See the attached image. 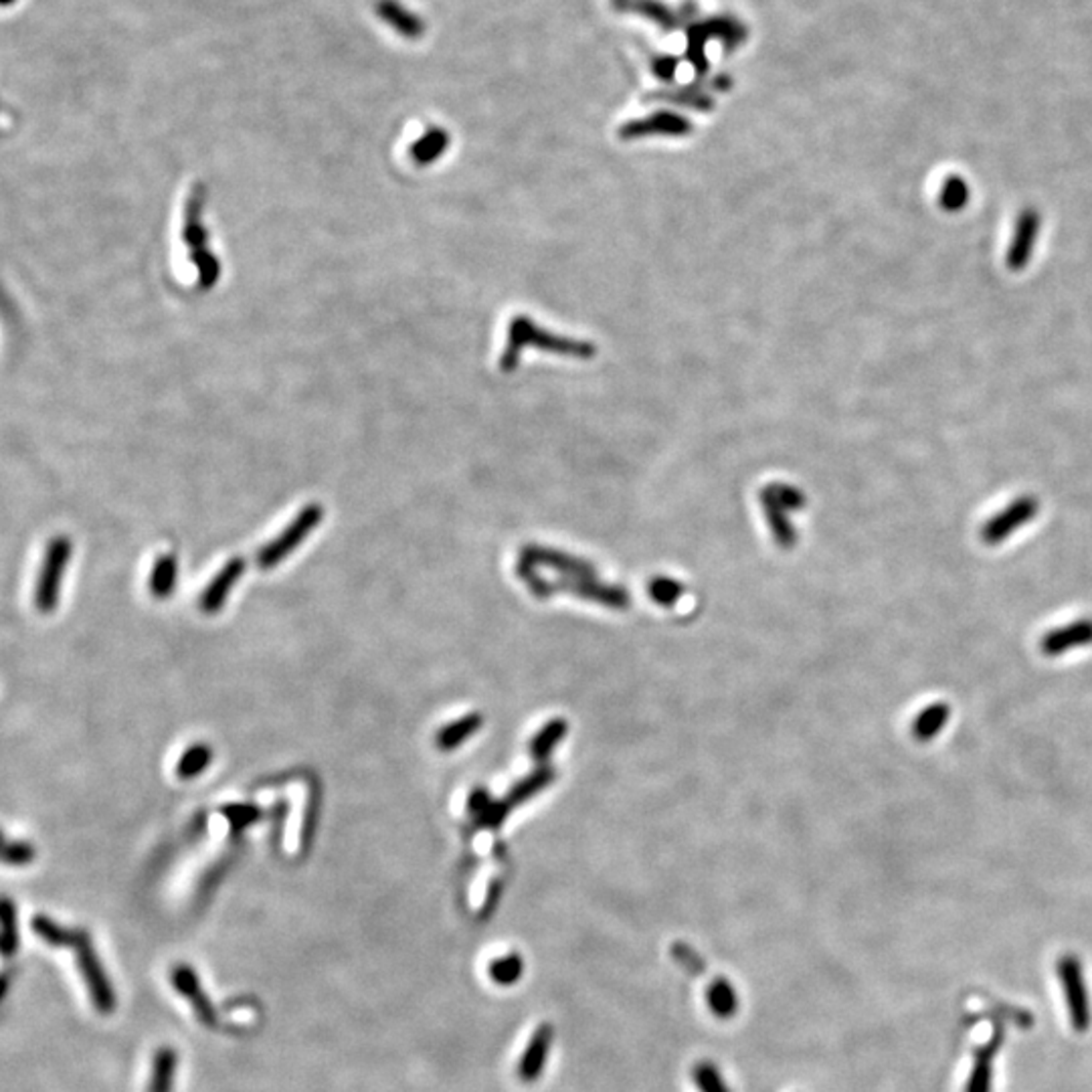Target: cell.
<instances>
[{"instance_id": "cell-24", "label": "cell", "mask_w": 1092, "mask_h": 1092, "mask_svg": "<svg viewBox=\"0 0 1092 1092\" xmlns=\"http://www.w3.org/2000/svg\"><path fill=\"white\" fill-rule=\"evenodd\" d=\"M213 761V748L209 745H192L182 752V757L177 765V775L181 779H194L199 777Z\"/></svg>"}, {"instance_id": "cell-7", "label": "cell", "mask_w": 1092, "mask_h": 1092, "mask_svg": "<svg viewBox=\"0 0 1092 1092\" xmlns=\"http://www.w3.org/2000/svg\"><path fill=\"white\" fill-rule=\"evenodd\" d=\"M1040 504L1033 496H1022L1018 500H1014L1012 504H1007V506L995 514L993 518H990L984 528H982V539L986 545L990 546H997L1001 545L1007 537H1012L1014 532H1018L1024 524L1031 522L1038 514Z\"/></svg>"}, {"instance_id": "cell-22", "label": "cell", "mask_w": 1092, "mask_h": 1092, "mask_svg": "<svg viewBox=\"0 0 1092 1092\" xmlns=\"http://www.w3.org/2000/svg\"><path fill=\"white\" fill-rule=\"evenodd\" d=\"M524 959L518 953H506L502 957H496L488 963V975L496 986L502 988H510L516 986L520 982V977L524 975Z\"/></svg>"}, {"instance_id": "cell-9", "label": "cell", "mask_w": 1092, "mask_h": 1092, "mask_svg": "<svg viewBox=\"0 0 1092 1092\" xmlns=\"http://www.w3.org/2000/svg\"><path fill=\"white\" fill-rule=\"evenodd\" d=\"M1086 646H1092V618H1080L1069 626L1056 627L1040 639V652L1048 658H1060L1071 650Z\"/></svg>"}, {"instance_id": "cell-5", "label": "cell", "mask_w": 1092, "mask_h": 1092, "mask_svg": "<svg viewBox=\"0 0 1092 1092\" xmlns=\"http://www.w3.org/2000/svg\"><path fill=\"white\" fill-rule=\"evenodd\" d=\"M322 518H324V510L320 504H310V506H305L288 524V528L282 532V535H277L269 545H265L258 552V567L267 571L286 561V556L292 554L305 541V537L322 522Z\"/></svg>"}, {"instance_id": "cell-36", "label": "cell", "mask_w": 1092, "mask_h": 1092, "mask_svg": "<svg viewBox=\"0 0 1092 1092\" xmlns=\"http://www.w3.org/2000/svg\"><path fill=\"white\" fill-rule=\"evenodd\" d=\"M11 988V977L7 973H0V1003L7 997V991Z\"/></svg>"}, {"instance_id": "cell-17", "label": "cell", "mask_w": 1092, "mask_h": 1092, "mask_svg": "<svg viewBox=\"0 0 1092 1092\" xmlns=\"http://www.w3.org/2000/svg\"><path fill=\"white\" fill-rule=\"evenodd\" d=\"M179 581V561L177 554H162L152 567L150 573V593L156 599H166L175 593V586Z\"/></svg>"}, {"instance_id": "cell-4", "label": "cell", "mask_w": 1092, "mask_h": 1092, "mask_svg": "<svg viewBox=\"0 0 1092 1092\" xmlns=\"http://www.w3.org/2000/svg\"><path fill=\"white\" fill-rule=\"evenodd\" d=\"M710 39H720L726 51H735L747 39V29L739 20H735L731 17H714V19H708L705 22L692 24L688 29L686 53H688L692 65L700 73L707 71V67H708L705 49H707V43Z\"/></svg>"}, {"instance_id": "cell-12", "label": "cell", "mask_w": 1092, "mask_h": 1092, "mask_svg": "<svg viewBox=\"0 0 1092 1092\" xmlns=\"http://www.w3.org/2000/svg\"><path fill=\"white\" fill-rule=\"evenodd\" d=\"M243 573H245V561L241 556H235L231 561H227L225 567H222L207 585L205 593L201 595V609L209 615L219 613L222 605H225L233 586L243 577Z\"/></svg>"}, {"instance_id": "cell-37", "label": "cell", "mask_w": 1092, "mask_h": 1092, "mask_svg": "<svg viewBox=\"0 0 1092 1092\" xmlns=\"http://www.w3.org/2000/svg\"><path fill=\"white\" fill-rule=\"evenodd\" d=\"M635 3H637V0H613L615 9H620V11H631V7H633Z\"/></svg>"}, {"instance_id": "cell-28", "label": "cell", "mask_w": 1092, "mask_h": 1092, "mask_svg": "<svg viewBox=\"0 0 1092 1092\" xmlns=\"http://www.w3.org/2000/svg\"><path fill=\"white\" fill-rule=\"evenodd\" d=\"M548 779H550V773H548L546 769H543V771H539V773L532 775L528 781H522L520 786H516L514 791L508 795V799H504V801H506V803L510 805V809H512L516 803H522V801H526L530 795L539 793V791L546 786Z\"/></svg>"}, {"instance_id": "cell-32", "label": "cell", "mask_w": 1092, "mask_h": 1092, "mask_svg": "<svg viewBox=\"0 0 1092 1092\" xmlns=\"http://www.w3.org/2000/svg\"><path fill=\"white\" fill-rule=\"evenodd\" d=\"M225 816L231 822L233 829H243L251 824H256L260 818V809L254 805H231L225 809Z\"/></svg>"}, {"instance_id": "cell-20", "label": "cell", "mask_w": 1092, "mask_h": 1092, "mask_svg": "<svg viewBox=\"0 0 1092 1092\" xmlns=\"http://www.w3.org/2000/svg\"><path fill=\"white\" fill-rule=\"evenodd\" d=\"M450 134L441 128H431L429 132H425L422 138L417 140V142L411 146V158L419 164V166H425L435 162L447 148H450Z\"/></svg>"}, {"instance_id": "cell-18", "label": "cell", "mask_w": 1092, "mask_h": 1092, "mask_svg": "<svg viewBox=\"0 0 1092 1092\" xmlns=\"http://www.w3.org/2000/svg\"><path fill=\"white\" fill-rule=\"evenodd\" d=\"M949 718H950V707L945 705V703H935L916 716V720L912 724V735L920 743L933 741L947 726Z\"/></svg>"}, {"instance_id": "cell-33", "label": "cell", "mask_w": 1092, "mask_h": 1092, "mask_svg": "<svg viewBox=\"0 0 1092 1092\" xmlns=\"http://www.w3.org/2000/svg\"><path fill=\"white\" fill-rule=\"evenodd\" d=\"M652 595H654V599H658L662 603H669L680 595V586L676 583H671V581L660 579V581L652 583Z\"/></svg>"}, {"instance_id": "cell-34", "label": "cell", "mask_w": 1092, "mask_h": 1092, "mask_svg": "<svg viewBox=\"0 0 1092 1092\" xmlns=\"http://www.w3.org/2000/svg\"><path fill=\"white\" fill-rule=\"evenodd\" d=\"M676 69H678V60L669 58V55H662V58L654 60V75H658L660 79L669 81L674 77Z\"/></svg>"}, {"instance_id": "cell-11", "label": "cell", "mask_w": 1092, "mask_h": 1092, "mask_svg": "<svg viewBox=\"0 0 1092 1092\" xmlns=\"http://www.w3.org/2000/svg\"><path fill=\"white\" fill-rule=\"evenodd\" d=\"M171 982H173L175 990H177L184 999L190 1001L194 1014H197V1018H199L203 1024H207V1026H211V1028L217 1026V1012H215V1007H213V1003L209 1001L205 990L201 988L199 975L194 973L192 967H188V965H177V967L173 969V973H171Z\"/></svg>"}, {"instance_id": "cell-8", "label": "cell", "mask_w": 1092, "mask_h": 1092, "mask_svg": "<svg viewBox=\"0 0 1092 1092\" xmlns=\"http://www.w3.org/2000/svg\"><path fill=\"white\" fill-rule=\"evenodd\" d=\"M554 1040V1030L550 1024H541L535 1033L530 1035V1040L518 1060V1078L526 1084L537 1082L548 1064L550 1048Z\"/></svg>"}, {"instance_id": "cell-31", "label": "cell", "mask_w": 1092, "mask_h": 1092, "mask_svg": "<svg viewBox=\"0 0 1092 1092\" xmlns=\"http://www.w3.org/2000/svg\"><path fill=\"white\" fill-rule=\"evenodd\" d=\"M671 957H674L686 971H690L692 975H703L707 973V961L700 957L696 950L690 945L684 943H674L669 949Z\"/></svg>"}, {"instance_id": "cell-3", "label": "cell", "mask_w": 1092, "mask_h": 1092, "mask_svg": "<svg viewBox=\"0 0 1092 1092\" xmlns=\"http://www.w3.org/2000/svg\"><path fill=\"white\" fill-rule=\"evenodd\" d=\"M73 545L67 537H55L51 539L43 565L39 571V579L35 585V607L39 613L49 615L60 605L61 595V583L65 569L69 565Z\"/></svg>"}, {"instance_id": "cell-6", "label": "cell", "mask_w": 1092, "mask_h": 1092, "mask_svg": "<svg viewBox=\"0 0 1092 1092\" xmlns=\"http://www.w3.org/2000/svg\"><path fill=\"white\" fill-rule=\"evenodd\" d=\"M1058 977L1064 988V995H1067L1072 1028L1076 1031H1086L1090 1026V1003L1080 961L1072 955L1062 957L1058 961Z\"/></svg>"}, {"instance_id": "cell-13", "label": "cell", "mask_w": 1092, "mask_h": 1092, "mask_svg": "<svg viewBox=\"0 0 1092 1092\" xmlns=\"http://www.w3.org/2000/svg\"><path fill=\"white\" fill-rule=\"evenodd\" d=\"M375 15L384 20L390 29L397 31L405 39H422L427 31L425 20L417 13L409 11L399 0H377Z\"/></svg>"}, {"instance_id": "cell-19", "label": "cell", "mask_w": 1092, "mask_h": 1092, "mask_svg": "<svg viewBox=\"0 0 1092 1092\" xmlns=\"http://www.w3.org/2000/svg\"><path fill=\"white\" fill-rule=\"evenodd\" d=\"M480 728H482V716L467 714L452 724L443 726L435 737V743L441 750H454L460 745H464L475 731H480Z\"/></svg>"}, {"instance_id": "cell-2", "label": "cell", "mask_w": 1092, "mask_h": 1092, "mask_svg": "<svg viewBox=\"0 0 1092 1092\" xmlns=\"http://www.w3.org/2000/svg\"><path fill=\"white\" fill-rule=\"evenodd\" d=\"M205 188L197 186L184 209V243L190 247V262L199 269V288L211 290L221 275V263L207 247V229L203 225Z\"/></svg>"}, {"instance_id": "cell-25", "label": "cell", "mask_w": 1092, "mask_h": 1092, "mask_svg": "<svg viewBox=\"0 0 1092 1092\" xmlns=\"http://www.w3.org/2000/svg\"><path fill=\"white\" fill-rule=\"evenodd\" d=\"M690 126L674 114H656L648 120H641V122H631L626 126L624 134L627 136H637V134H646V132H671V134H678V132H686Z\"/></svg>"}, {"instance_id": "cell-30", "label": "cell", "mask_w": 1092, "mask_h": 1092, "mask_svg": "<svg viewBox=\"0 0 1092 1092\" xmlns=\"http://www.w3.org/2000/svg\"><path fill=\"white\" fill-rule=\"evenodd\" d=\"M563 733H565V724H563L561 720H558V722H550V724L545 728V731H543L535 741H532V754H535V759H545L546 754H548V750H550L558 741H561Z\"/></svg>"}, {"instance_id": "cell-23", "label": "cell", "mask_w": 1092, "mask_h": 1092, "mask_svg": "<svg viewBox=\"0 0 1092 1092\" xmlns=\"http://www.w3.org/2000/svg\"><path fill=\"white\" fill-rule=\"evenodd\" d=\"M692 1080L698 1092H733L720 1069L710 1060H700L694 1064Z\"/></svg>"}, {"instance_id": "cell-38", "label": "cell", "mask_w": 1092, "mask_h": 1092, "mask_svg": "<svg viewBox=\"0 0 1092 1092\" xmlns=\"http://www.w3.org/2000/svg\"><path fill=\"white\" fill-rule=\"evenodd\" d=\"M7 842H9V839L5 837V833H3V831H0V850H3V848H5V844H7Z\"/></svg>"}, {"instance_id": "cell-16", "label": "cell", "mask_w": 1092, "mask_h": 1092, "mask_svg": "<svg viewBox=\"0 0 1092 1092\" xmlns=\"http://www.w3.org/2000/svg\"><path fill=\"white\" fill-rule=\"evenodd\" d=\"M179 1067V1054L175 1048L162 1046L152 1056V1071L148 1092H173Z\"/></svg>"}, {"instance_id": "cell-39", "label": "cell", "mask_w": 1092, "mask_h": 1092, "mask_svg": "<svg viewBox=\"0 0 1092 1092\" xmlns=\"http://www.w3.org/2000/svg\"><path fill=\"white\" fill-rule=\"evenodd\" d=\"M0 3H3V5H5V3H11V0H0Z\"/></svg>"}, {"instance_id": "cell-35", "label": "cell", "mask_w": 1092, "mask_h": 1092, "mask_svg": "<svg viewBox=\"0 0 1092 1092\" xmlns=\"http://www.w3.org/2000/svg\"><path fill=\"white\" fill-rule=\"evenodd\" d=\"M490 803H492V799L488 797L486 789H475V791L471 793L467 805H469V811H471L473 816H482L484 811L490 807Z\"/></svg>"}, {"instance_id": "cell-21", "label": "cell", "mask_w": 1092, "mask_h": 1092, "mask_svg": "<svg viewBox=\"0 0 1092 1092\" xmlns=\"http://www.w3.org/2000/svg\"><path fill=\"white\" fill-rule=\"evenodd\" d=\"M19 949L17 907L7 896H0V955L13 957Z\"/></svg>"}, {"instance_id": "cell-15", "label": "cell", "mask_w": 1092, "mask_h": 1092, "mask_svg": "<svg viewBox=\"0 0 1092 1092\" xmlns=\"http://www.w3.org/2000/svg\"><path fill=\"white\" fill-rule=\"evenodd\" d=\"M707 1003L718 1020H731L739 1012V991L726 977H714L707 990Z\"/></svg>"}, {"instance_id": "cell-27", "label": "cell", "mask_w": 1092, "mask_h": 1092, "mask_svg": "<svg viewBox=\"0 0 1092 1092\" xmlns=\"http://www.w3.org/2000/svg\"><path fill=\"white\" fill-rule=\"evenodd\" d=\"M631 11L656 20L666 31L676 29V26L680 24V15L674 9H669L667 5L660 3V0H637V3L631 7Z\"/></svg>"}, {"instance_id": "cell-26", "label": "cell", "mask_w": 1092, "mask_h": 1092, "mask_svg": "<svg viewBox=\"0 0 1092 1092\" xmlns=\"http://www.w3.org/2000/svg\"><path fill=\"white\" fill-rule=\"evenodd\" d=\"M939 201H941V207L949 213H957V211L965 209L967 203H969V184H967V181L957 177V175L949 177L943 182Z\"/></svg>"}, {"instance_id": "cell-14", "label": "cell", "mask_w": 1092, "mask_h": 1092, "mask_svg": "<svg viewBox=\"0 0 1092 1092\" xmlns=\"http://www.w3.org/2000/svg\"><path fill=\"white\" fill-rule=\"evenodd\" d=\"M1001 1035L1003 1031L997 1026L991 1040L977 1050L973 1071L967 1082V1092H991V1069H993V1058L1001 1046Z\"/></svg>"}, {"instance_id": "cell-1", "label": "cell", "mask_w": 1092, "mask_h": 1092, "mask_svg": "<svg viewBox=\"0 0 1092 1092\" xmlns=\"http://www.w3.org/2000/svg\"><path fill=\"white\" fill-rule=\"evenodd\" d=\"M31 927L33 933L49 947L73 950L77 959V969L81 973L83 984H86L90 991V999L94 1007L101 1016L114 1014L118 1005L116 990L109 982V975L94 947L92 935L86 929H67L45 914H37L31 920Z\"/></svg>"}, {"instance_id": "cell-10", "label": "cell", "mask_w": 1092, "mask_h": 1092, "mask_svg": "<svg viewBox=\"0 0 1092 1092\" xmlns=\"http://www.w3.org/2000/svg\"><path fill=\"white\" fill-rule=\"evenodd\" d=\"M1038 231H1040V215L1035 213L1033 209H1026L1020 213L1018 222H1016V231H1014V239L1010 243V251H1007V267L1012 271H1022L1033 254V245L1035 239H1038Z\"/></svg>"}, {"instance_id": "cell-29", "label": "cell", "mask_w": 1092, "mask_h": 1092, "mask_svg": "<svg viewBox=\"0 0 1092 1092\" xmlns=\"http://www.w3.org/2000/svg\"><path fill=\"white\" fill-rule=\"evenodd\" d=\"M37 858V850L29 842H9L0 850V862L9 866H26Z\"/></svg>"}]
</instances>
